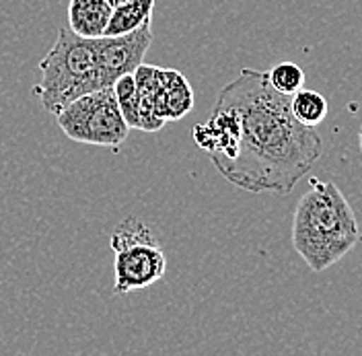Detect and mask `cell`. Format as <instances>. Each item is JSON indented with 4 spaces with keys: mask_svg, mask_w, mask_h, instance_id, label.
Returning <instances> with one entry per match:
<instances>
[{
    "mask_svg": "<svg viewBox=\"0 0 362 356\" xmlns=\"http://www.w3.org/2000/svg\"><path fill=\"white\" fill-rule=\"evenodd\" d=\"M113 292L126 294L132 290L148 289L163 278L167 258L148 224L138 219H126L112 235Z\"/></svg>",
    "mask_w": 362,
    "mask_h": 356,
    "instance_id": "obj_4",
    "label": "cell"
},
{
    "mask_svg": "<svg viewBox=\"0 0 362 356\" xmlns=\"http://www.w3.org/2000/svg\"><path fill=\"white\" fill-rule=\"evenodd\" d=\"M151 25L140 27L136 31L124 35H101L97 38V54L99 64L105 79V85L113 87V83L124 76L132 74L136 68L144 62V56L153 44Z\"/></svg>",
    "mask_w": 362,
    "mask_h": 356,
    "instance_id": "obj_6",
    "label": "cell"
},
{
    "mask_svg": "<svg viewBox=\"0 0 362 356\" xmlns=\"http://www.w3.org/2000/svg\"><path fill=\"white\" fill-rule=\"evenodd\" d=\"M155 108L165 122L181 120L194 108V91L187 79L171 68H158Z\"/></svg>",
    "mask_w": 362,
    "mask_h": 356,
    "instance_id": "obj_7",
    "label": "cell"
},
{
    "mask_svg": "<svg viewBox=\"0 0 362 356\" xmlns=\"http://www.w3.org/2000/svg\"><path fill=\"white\" fill-rule=\"evenodd\" d=\"M358 147H361V155H362V126H361V132H358Z\"/></svg>",
    "mask_w": 362,
    "mask_h": 356,
    "instance_id": "obj_15",
    "label": "cell"
},
{
    "mask_svg": "<svg viewBox=\"0 0 362 356\" xmlns=\"http://www.w3.org/2000/svg\"><path fill=\"white\" fill-rule=\"evenodd\" d=\"M268 81L282 95H294L305 85V72L294 62H280L268 72Z\"/></svg>",
    "mask_w": 362,
    "mask_h": 356,
    "instance_id": "obj_12",
    "label": "cell"
},
{
    "mask_svg": "<svg viewBox=\"0 0 362 356\" xmlns=\"http://www.w3.org/2000/svg\"><path fill=\"white\" fill-rule=\"evenodd\" d=\"M293 219V247L315 274L338 264L362 239L356 214L334 181L311 179Z\"/></svg>",
    "mask_w": 362,
    "mask_h": 356,
    "instance_id": "obj_2",
    "label": "cell"
},
{
    "mask_svg": "<svg viewBox=\"0 0 362 356\" xmlns=\"http://www.w3.org/2000/svg\"><path fill=\"white\" fill-rule=\"evenodd\" d=\"M216 101L230 105L241 126L237 155L221 171L233 185L253 194H291L323 155L317 128L294 117L291 95L274 89L268 72L243 68Z\"/></svg>",
    "mask_w": 362,
    "mask_h": 356,
    "instance_id": "obj_1",
    "label": "cell"
},
{
    "mask_svg": "<svg viewBox=\"0 0 362 356\" xmlns=\"http://www.w3.org/2000/svg\"><path fill=\"white\" fill-rule=\"evenodd\" d=\"M42 79L31 87L45 112L60 113L70 101L90 91L105 89L99 64L97 40L81 38L70 27H60L56 44L40 62Z\"/></svg>",
    "mask_w": 362,
    "mask_h": 356,
    "instance_id": "obj_3",
    "label": "cell"
},
{
    "mask_svg": "<svg viewBox=\"0 0 362 356\" xmlns=\"http://www.w3.org/2000/svg\"><path fill=\"white\" fill-rule=\"evenodd\" d=\"M107 2H110L113 8H115V6H119V4H124V2H128V0H107Z\"/></svg>",
    "mask_w": 362,
    "mask_h": 356,
    "instance_id": "obj_14",
    "label": "cell"
},
{
    "mask_svg": "<svg viewBox=\"0 0 362 356\" xmlns=\"http://www.w3.org/2000/svg\"><path fill=\"white\" fill-rule=\"evenodd\" d=\"M291 110L300 124L317 128L325 120L329 105L321 93L311 89H298L294 95H291Z\"/></svg>",
    "mask_w": 362,
    "mask_h": 356,
    "instance_id": "obj_11",
    "label": "cell"
},
{
    "mask_svg": "<svg viewBox=\"0 0 362 356\" xmlns=\"http://www.w3.org/2000/svg\"><path fill=\"white\" fill-rule=\"evenodd\" d=\"M153 11H155V0H128L115 6L110 25L105 29V35H124L151 25Z\"/></svg>",
    "mask_w": 362,
    "mask_h": 356,
    "instance_id": "obj_10",
    "label": "cell"
},
{
    "mask_svg": "<svg viewBox=\"0 0 362 356\" xmlns=\"http://www.w3.org/2000/svg\"><path fill=\"white\" fill-rule=\"evenodd\" d=\"M112 13L113 6L107 0H70L68 27L81 38L97 40L105 35Z\"/></svg>",
    "mask_w": 362,
    "mask_h": 356,
    "instance_id": "obj_8",
    "label": "cell"
},
{
    "mask_svg": "<svg viewBox=\"0 0 362 356\" xmlns=\"http://www.w3.org/2000/svg\"><path fill=\"white\" fill-rule=\"evenodd\" d=\"M157 76L158 67H151L144 62L134 70L136 113H138L136 130H142V132H157L165 126V120L158 115L157 108H155Z\"/></svg>",
    "mask_w": 362,
    "mask_h": 356,
    "instance_id": "obj_9",
    "label": "cell"
},
{
    "mask_svg": "<svg viewBox=\"0 0 362 356\" xmlns=\"http://www.w3.org/2000/svg\"><path fill=\"white\" fill-rule=\"evenodd\" d=\"M113 91H115V97H117V103H119V110H122V115H124L126 124H128L130 128H136V126H138V113H136L134 72H132V74L119 76V79L113 83Z\"/></svg>",
    "mask_w": 362,
    "mask_h": 356,
    "instance_id": "obj_13",
    "label": "cell"
},
{
    "mask_svg": "<svg viewBox=\"0 0 362 356\" xmlns=\"http://www.w3.org/2000/svg\"><path fill=\"white\" fill-rule=\"evenodd\" d=\"M60 130L70 140L117 149L130 132L113 87L90 91L70 101L60 113H56Z\"/></svg>",
    "mask_w": 362,
    "mask_h": 356,
    "instance_id": "obj_5",
    "label": "cell"
}]
</instances>
